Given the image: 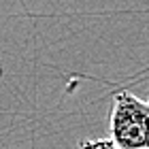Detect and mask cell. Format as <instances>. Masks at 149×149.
Returning a JSON list of instances; mask_svg holds the SVG:
<instances>
[{
    "instance_id": "6da1fadb",
    "label": "cell",
    "mask_w": 149,
    "mask_h": 149,
    "mask_svg": "<svg viewBox=\"0 0 149 149\" xmlns=\"http://www.w3.org/2000/svg\"><path fill=\"white\" fill-rule=\"evenodd\" d=\"M109 139L119 149L149 147V104L145 100L128 90L115 92L109 115Z\"/></svg>"
},
{
    "instance_id": "7a4b0ae2",
    "label": "cell",
    "mask_w": 149,
    "mask_h": 149,
    "mask_svg": "<svg viewBox=\"0 0 149 149\" xmlns=\"http://www.w3.org/2000/svg\"><path fill=\"white\" fill-rule=\"evenodd\" d=\"M77 149H119L109 136H98V139H85L77 145Z\"/></svg>"
},
{
    "instance_id": "3957f363",
    "label": "cell",
    "mask_w": 149,
    "mask_h": 149,
    "mask_svg": "<svg viewBox=\"0 0 149 149\" xmlns=\"http://www.w3.org/2000/svg\"><path fill=\"white\" fill-rule=\"evenodd\" d=\"M147 104H149V98H147Z\"/></svg>"
},
{
    "instance_id": "277c9868",
    "label": "cell",
    "mask_w": 149,
    "mask_h": 149,
    "mask_svg": "<svg viewBox=\"0 0 149 149\" xmlns=\"http://www.w3.org/2000/svg\"><path fill=\"white\" fill-rule=\"evenodd\" d=\"M143 149H149V147H143Z\"/></svg>"
}]
</instances>
